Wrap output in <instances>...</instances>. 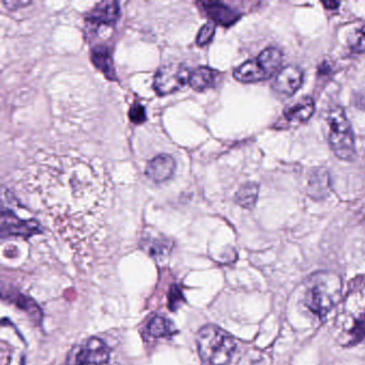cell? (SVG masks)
Returning a JSON list of instances; mask_svg holds the SVG:
<instances>
[{"label": "cell", "mask_w": 365, "mask_h": 365, "mask_svg": "<svg viewBox=\"0 0 365 365\" xmlns=\"http://www.w3.org/2000/svg\"><path fill=\"white\" fill-rule=\"evenodd\" d=\"M176 170L174 158L168 155H159L147 164L146 175L149 179L160 183L168 180Z\"/></svg>", "instance_id": "cell-8"}, {"label": "cell", "mask_w": 365, "mask_h": 365, "mask_svg": "<svg viewBox=\"0 0 365 365\" xmlns=\"http://www.w3.org/2000/svg\"><path fill=\"white\" fill-rule=\"evenodd\" d=\"M282 59H283V55L281 51L277 50V48H267L258 55L256 61L266 72L267 76L271 78L281 67Z\"/></svg>", "instance_id": "cell-16"}, {"label": "cell", "mask_w": 365, "mask_h": 365, "mask_svg": "<svg viewBox=\"0 0 365 365\" xmlns=\"http://www.w3.org/2000/svg\"><path fill=\"white\" fill-rule=\"evenodd\" d=\"M350 46L354 53H365V24L356 31Z\"/></svg>", "instance_id": "cell-24"}, {"label": "cell", "mask_w": 365, "mask_h": 365, "mask_svg": "<svg viewBox=\"0 0 365 365\" xmlns=\"http://www.w3.org/2000/svg\"><path fill=\"white\" fill-rule=\"evenodd\" d=\"M221 72L208 67H200L191 72L189 85L196 91L213 88L221 81Z\"/></svg>", "instance_id": "cell-12"}, {"label": "cell", "mask_w": 365, "mask_h": 365, "mask_svg": "<svg viewBox=\"0 0 365 365\" xmlns=\"http://www.w3.org/2000/svg\"><path fill=\"white\" fill-rule=\"evenodd\" d=\"M120 7L117 1H102L98 4L87 16L86 21L95 26L114 24L119 19Z\"/></svg>", "instance_id": "cell-9"}, {"label": "cell", "mask_w": 365, "mask_h": 365, "mask_svg": "<svg viewBox=\"0 0 365 365\" xmlns=\"http://www.w3.org/2000/svg\"><path fill=\"white\" fill-rule=\"evenodd\" d=\"M196 343L200 359L209 365H227L237 348L232 335L215 324L202 327L198 331Z\"/></svg>", "instance_id": "cell-2"}, {"label": "cell", "mask_w": 365, "mask_h": 365, "mask_svg": "<svg viewBox=\"0 0 365 365\" xmlns=\"http://www.w3.org/2000/svg\"><path fill=\"white\" fill-rule=\"evenodd\" d=\"M145 251L148 254L155 256H163L164 254L170 251V245L168 241L162 238H153V237H145L144 239Z\"/></svg>", "instance_id": "cell-19"}, {"label": "cell", "mask_w": 365, "mask_h": 365, "mask_svg": "<svg viewBox=\"0 0 365 365\" xmlns=\"http://www.w3.org/2000/svg\"><path fill=\"white\" fill-rule=\"evenodd\" d=\"M148 332L153 337H170L178 333V330L168 318L155 316L149 322Z\"/></svg>", "instance_id": "cell-17"}, {"label": "cell", "mask_w": 365, "mask_h": 365, "mask_svg": "<svg viewBox=\"0 0 365 365\" xmlns=\"http://www.w3.org/2000/svg\"><path fill=\"white\" fill-rule=\"evenodd\" d=\"M91 61L93 65L103 72L104 76L110 80H115L114 65H113L112 55L106 46H99L93 48L91 52Z\"/></svg>", "instance_id": "cell-15"}, {"label": "cell", "mask_w": 365, "mask_h": 365, "mask_svg": "<svg viewBox=\"0 0 365 365\" xmlns=\"http://www.w3.org/2000/svg\"><path fill=\"white\" fill-rule=\"evenodd\" d=\"M215 34V25L212 22L207 23L198 33L196 43L198 46H205L213 39Z\"/></svg>", "instance_id": "cell-22"}, {"label": "cell", "mask_w": 365, "mask_h": 365, "mask_svg": "<svg viewBox=\"0 0 365 365\" xmlns=\"http://www.w3.org/2000/svg\"><path fill=\"white\" fill-rule=\"evenodd\" d=\"M341 282L332 272H318L312 275L305 294V304L320 318L326 316L339 301Z\"/></svg>", "instance_id": "cell-3"}, {"label": "cell", "mask_w": 365, "mask_h": 365, "mask_svg": "<svg viewBox=\"0 0 365 365\" xmlns=\"http://www.w3.org/2000/svg\"><path fill=\"white\" fill-rule=\"evenodd\" d=\"M209 18L222 26L230 27L240 19V14L236 10L219 1H206L200 3Z\"/></svg>", "instance_id": "cell-10"}, {"label": "cell", "mask_w": 365, "mask_h": 365, "mask_svg": "<svg viewBox=\"0 0 365 365\" xmlns=\"http://www.w3.org/2000/svg\"><path fill=\"white\" fill-rule=\"evenodd\" d=\"M327 176H328L327 173L318 172L315 173L309 180V191H311V195L314 198H322V196H324L320 185L324 190H328L327 187H328L329 181Z\"/></svg>", "instance_id": "cell-20"}, {"label": "cell", "mask_w": 365, "mask_h": 365, "mask_svg": "<svg viewBox=\"0 0 365 365\" xmlns=\"http://www.w3.org/2000/svg\"><path fill=\"white\" fill-rule=\"evenodd\" d=\"M110 358V347L102 339L91 337L71 350L67 365H106Z\"/></svg>", "instance_id": "cell-5"}, {"label": "cell", "mask_w": 365, "mask_h": 365, "mask_svg": "<svg viewBox=\"0 0 365 365\" xmlns=\"http://www.w3.org/2000/svg\"><path fill=\"white\" fill-rule=\"evenodd\" d=\"M129 118L135 125H142L146 121V110L140 103H134L130 108Z\"/></svg>", "instance_id": "cell-23"}, {"label": "cell", "mask_w": 365, "mask_h": 365, "mask_svg": "<svg viewBox=\"0 0 365 365\" xmlns=\"http://www.w3.org/2000/svg\"><path fill=\"white\" fill-rule=\"evenodd\" d=\"M4 6L8 8V10H16L20 8L27 7L31 5V1H24V0H18V1H4Z\"/></svg>", "instance_id": "cell-26"}, {"label": "cell", "mask_w": 365, "mask_h": 365, "mask_svg": "<svg viewBox=\"0 0 365 365\" xmlns=\"http://www.w3.org/2000/svg\"><path fill=\"white\" fill-rule=\"evenodd\" d=\"M191 72L185 63H172L158 70L153 81V88L160 96L170 95L182 88Z\"/></svg>", "instance_id": "cell-6"}, {"label": "cell", "mask_w": 365, "mask_h": 365, "mask_svg": "<svg viewBox=\"0 0 365 365\" xmlns=\"http://www.w3.org/2000/svg\"><path fill=\"white\" fill-rule=\"evenodd\" d=\"M257 197L258 185L254 182H247L238 190L235 200L242 208L252 209L255 206Z\"/></svg>", "instance_id": "cell-18"}, {"label": "cell", "mask_w": 365, "mask_h": 365, "mask_svg": "<svg viewBox=\"0 0 365 365\" xmlns=\"http://www.w3.org/2000/svg\"><path fill=\"white\" fill-rule=\"evenodd\" d=\"M350 344H358L365 339V314L354 320L350 329Z\"/></svg>", "instance_id": "cell-21"}, {"label": "cell", "mask_w": 365, "mask_h": 365, "mask_svg": "<svg viewBox=\"0 0 365 365\" xmlns=\"http://www.w3.org/2000/svg\"><path fill=\"white\" fill-rule=\"evenodd\" d=\"M303 83V72L297 66H288L277 74L273 88L277 93L292 96L299 91Z\"/></svg>", "instance_id": "cell-7"}, {"label": "cell", "mask_w": 365, "mask_h": 365, "mask_svg": "<svg viewBox=\"0 0 365 365\" xmlns=\"http://www.w3.org/2000/svg\"><path fill=\"white\" fill-rule=\"evenodd\" d=\"M330 134L329 144L334 155L341 160L352 161L356 157L354 133L343 108L336 106L329 112Z\"/></svg>", "instance_id": "cell-4"}, {"label": "cell", "mask_w": 365, "mask_h": 365, "mask_svg": "<svg viewBox=\"0 0 365 365\" xmlns=\"http://www.w3.org/2000/svg\"><path fill=\"white\" fill-rule=\"evenodd\" d=\"M315 110V103L312 98L307 97L300 100L298 103L286 108L284 112L286 120L289 123H304L311 118Z\"/></svg>", "instance_id": "cell-14"}, {"label": "cell", "mask_w": 365, "mask_h": 365, "mask_svg": "<svg viewBox=\"0 0 365 365\" xmlns=\"http://www.w3.org/2000/svg\"><path fill=\"white\" fill-rule=\"evenodd\" d=\"M322 4L328 10H336L339 7V3L337 1H324Z\"/></svg>", "instance_id": "cell-27"}, {"label": "cell", "mask_w": 365, "mask_h": 365, "mask_svg": "<svg viewBox=\"0 0 365 365\" xmlns=\"http://www.w3.org/2000/svg\"><path fill=\"white\" fill-rule=\"evenodd\" d=\"M3 232L8 235H16V236L29 237L31 235L41 232L39 224L36 221H22V220L14 215V213L5 211L3 212Z\"/></svg>", "instance_id": "cell-11"}, {"label": "cell", "mask_w": 365, "mask_h": 365, "mask_svg": "<svg viewBox=\"0 0 365 365\" xmlns=\"http://www.w3.org/2000/svg\"><path fill=\"white\" fill-rule=\"evenodd\" d=\"M170 309L175 311L177 309V307L180 305V300L182 299V292L179 289L177 286H174V287L170 289Z\"/></svg>", "instance_id": "cell-25"}, {"label": "cell", "mask_w": 365, "mask_h": 365, "mask_svg": "<svg viewBox=\"0 0 365 365\" xmlns=\"http://www.w3.org/2000/svg\"><path fill=\"white\" fill-rule=\"evenodd\" d=\"M27 189L51 212H93L110 200L106 175L87 160L52 155L31 166L25 176Z\"/></svg>", "instance_id": "cell-1"}, {"label": "cell", "mask_w": 365, "mask_h": 365, "mask_svg": "<svg viewBox=\"0 0 365 365\" xmlns=\"http://www.w3.org/2000/svg\"><path fill=\"white\" fill-rule=\"evenodd\" d=\"M234 78L241 83H256L267 80L269 76L264 71L256 59L245 61L234 71Z\"/></svg>", "instance_id": "cell-13"}]
</instances>
